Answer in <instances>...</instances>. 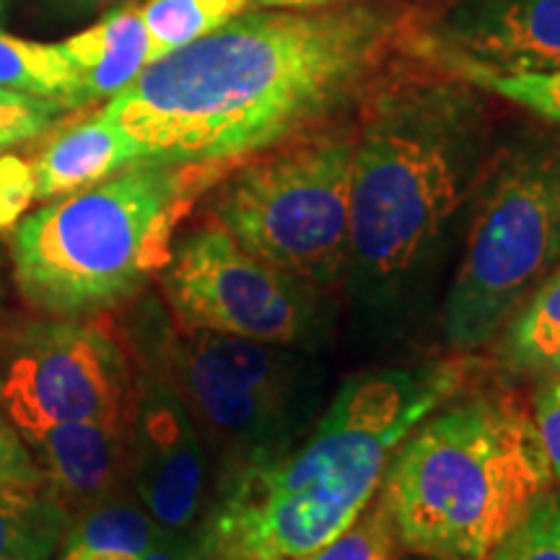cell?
Wrapping results in <instances>:
<instances>
[{
	"label": "cell",
	"instance_id": "obj_19",
	"mask_svg": "<svg viewBox=\"0 0 560 560\" xmlns=\"http://www.w3.org/2000/svg\"><path fill=\"white\" fill-rule=\"evenodd\" d=\"M138 9L153 45L164 55L221 30L249 9V0H145Z\"/></svg>",
	"mask_w": 560,
	"mask_h": 560
},
{
	"label": "cell",
	"instance_id": "obj_1",
	"mask_svg": "<svg viewBox=\"0 0 560 560\" xmlns=\"http://www.w3.org/2000/svg\"><path fill=\"white\" fill-rule=\"evenodd\" d=\"M392 30L395 16L380 5L244 11L149 62L102 109L149 159L229 164L338 112Z\"/></svg>",
	"mask_w": 560,
	"mask_h": 560
},
{
	"label": "cell",
	"instance_id": "obj_29",
	"mask_svg": "<svg viewBox=\"0 0 560 560\" xmlns=\"http://www.w3.org/2000/svg\"><path fill=\"white\" fill-rule=\"evenodd\" d=\"M208 532H210V527H208ZM210 542H213V545H210L208 560H257V558L247 556V552H244V550L234 548V545H231V542L221 540V537H215L213 532H210Z\"/></svg>",
	"mask_w": 560,
	"mask_h": 560
},
{
	"label": "cell",
	"instance_id": "obj_26",
	"mask_svg": "<svg viewBox=\"0 0 560 560\" xmlns=\"http://www.w3.org/2000/svg\"><path fill=\"white\" fill-rule=\"evenodd\" d=\"M34 200V179L26 164L16 159L0 161V223L16 221L24 206Z\"/></svg>",
	"mask_w": 560,
	"mask_h": 560
},
{
	"label": "cell",
	"instance_id": "obj_18",
	"mask_svg": "<svg viewBox=\"0 0 560 560\" xmlns=\"http://www.w3.org/2000/svg\"><path fill=\"white\" fill-rule=\"evenodd\" d=\"M0 86L79 109V81L60 45L32 42L0 30Z\"/></svg>",
	"mask_w": 560,
	"mask_h": 560
},
{
	"label": "cell",
	"instance_id": "obj_10",
	"mask_svg": "<svg viewBox=\"0 0 560 560\" xmlns=\"http://www.w3.org/2000/svg\"><path fill=\"white\" fill-rule=\"evenodd\" d=\"M132 363L104 322L34 319L0 335V410L21 436L75 420H128Z\"/></svg>",
	"mask_w": 560,
	"mask_h": 560
},
{
	"label": "cell",
	"instance_id": "obj_32",
	"mask_svg": "<svg viewBox=\"0 0 560 560\" xmlns=\"http://www.w3.org/2000/svg\"><path fill=\"white\" fill-rule=\"evenodd\" d=\"M5 11H9V0H0V21L5 19Z\"/></svg>",
	"mask_w": 560,
	"mask_h": 560
},
{
	"label": "cell",
	"instance_id": "obj_7",
	"mask_svg": "<svg viewBox=\"0 0 560 560\" xmlns=\"http://www.w3.org/2000/svg\"><path fill=\"white\" fill-rule=\"evenodd\" d=\"M459 247L439 335L465 353L499 338L560 265V143L527 140L488 161Z\"/></svg>",
	"mask_w": 560,
	"mask_h": 560
},
{
	"label": "cell",
	"instance_id": "obj_5",
	"mask_svg": "<svg viewBox=\"0 0 560 560\" xmlns=\"http://www.w3.org/2000/svg\"><path fill=\"white\" fill-rule=\"evenodd\" d=\"M221 170L140 161L34 210L11 234L21 296L52 317H89L132 299L166 268L174 231Z\"/></svg>",
	"mask_w": 560,
	"mask_h": 560
},
{
	"label": "cell",
	"instance_id": "obj_31",
	"mask_svg": "<svg viewBox=\"0 0 560 560\" xmlns=\"http://www.w3.org/2000/svg\"><path fill=\"white\" fill-rule=\"evenodd\" d=\"M0 306H3V260H0Z\"/></svg>",
	"mask_w": 560,
	"mask_h": 560
},
{
	"label": "cell",
	"instance_id": "obj_11",
	"mask_svg": "<svg viewBox=\"0 0 560 560\" xmlns=\"http://www.w3.org/2000/svg\"><path fill=\"white\" fill-rule=\"evenodd\" d=\"M128 486L161 529L190 535L208 506L210 459L185 397L166 366H143L132 384Z\"/></svg>",
	"mask_w": 560,
	"mask_h": 560
},
{
	"label": "cell",
	"instance_id": "obj_21",
	"mask_svg": "<svg viewBox=\"0 0 560 560\" xmlns=\"http://www.w3.org/2000/svg\"><path fill=\"white\" fill-rule=\"evenodd\" d=\"M452 75L472 83L475 89L490 91L503 100L520 104L522 109L542 120L560 125V70L548 73H488V70L457 68Z\"/></svg>",
	"mask_w": 560,
	"mask_h": 560
},
{
	"label": "cell",
	"instance_id": "obj_23",
	"mask_svg": "<svg viewBox=\"0 0 560 560\" xmlns=\"http://www.w3.org/2000/svg\"><path fill=\"white\" fill-rule=\"evenodd\" d=\"M66 112L52 100L0 86V153L45 136Z\"/></svg>",
	"mask_w": 560,
	"mask_h": 560
},
{
	"label": "cell",
	"instance_id": "obj_24",
	"mask_svg": "<svg viewBox=\"0 0 560 560\" xmlns=\"http://www.w3.org/2000/svg\"><path fill=\"white\" fill-rule=\"evenodd\" d=\"M537 436H540L542 452L548 457L552 480L560 486V374L548 376L540 384L532 405Z\"/></svg>",
	"mask_w": 560,
	"mask_h": 560
},
{
	"label": "cell",
	"instance_id": "obj_30",
	"mask_svg": "<svg viewBox=\"0 0 560 560\" xmlns=\"http://www.w3.org/2000/svg\"><path fill=\"white\" fill-rule=\"evenodd\" d=\"M70 3H75V5H83V9H89V5H96V3H102V0H70Z\"/></svg>",
	"mask_w": 560,
	"mask_h": 560
},
{
	"label": "cell",
	"instance_id": "obj_20",
	"mask_svg": "<svg viewBox=\"0 0 560 560\" xmlns=\"http://www.w3.org/2000/svg\"><path fill=\"white\" fill-rule=\"evenodd\" d=\"M395 520L382 493L340 535L296 560H397Z\"/></svg>",
	"mask_w": 560,
	"mask_h": 560
},
{
	"label": "cell",
	"instance_id": "obj_28",
	"mask_svg": "<svg viewBox=\"0 0 560 560\" xmlns=\"http://www.w3.org/2000/svg\"><path fill=\"white\" fill-rule=\"evenodd\" d=\"M335 3H342V0H249V5L272 11H319Z\"/></svg>",
	"mask_w": 560,
	"mask_h": 560
},
{
	"label": "cell",
	"instance_id": "obj_12",
	"mask_svg": "<svg viewBox=\"0 0 560 560\" xmlns=\"http://www.w3.org/2000/svg\"><path fill=\"white\" fill-rule=\"evenodd\" d=\"M425 50L446 70H560V0H462Z\"/></svg>",
	"mask_w": 560,
	"mask_h": 560
},
{
	"label": "cell",
	"instance_id": "obj_8",
	"mask_svg": "<svg viewBox=\"0 0 560 560\" xmlns=\"http://www.w3.org/2000/svg\"><path fill=\"white\" fill-rule=\"evenodd\" d=\"M355 136L319 132L252 161L229 179L215 223L257 260L319 291L342 285Z\"/></svg>",
	"mask_w": 560,
	"mask_h": 560
},
{
	"label": "cell",
	"instance_id": "obj_17",
	"mask_svg": "<svg viewBox=\"0 0 560 560\" xmlns=\"http://www.w3.org/2000/svg\"><path fill=\"white\" fill-rule=\"evenodd\" d=\"M495 340L501 363L514 374L537 380L560 374V265L524 301Z\"/></svg>",
	"mask_w": 560,
	"mask_h": 560
},
{
	"label": "cell",
	"instance_id": "obj_2",
	"mask_svg": "<svg viewBox=\"0 0 560 560\" xmlns=\"http://www.w3.org/2000/svg\"><path fill=\"white\" fill-rule=\"evenodd\" d=\"M486 170L488 115L472 83L405 75L371 96L342 280L359 338L405 340L439 310Z\"/></svg>",
	"mask_w": 560,
	"mask_h": 560
},
{
	"label": "cell",
	"instance_id": "obj_35",
	"mask_svg": "<svg viewBox=\"0 0 560 560\" xmlns=\"http://www.w3.org/2000/svg\"><path fill=\"white\" fill-rule=\"evenodd\" d=\"M58 558H60V556H58ZM58 558H55V560H58Z\"/></svg>",
	"mask_w": 560,
	"mask_h": 560
},
{
	"label": "cell",
	"instance_id": "obj_9",
	"mask_svg": "<svg viewBox=\"0 0 560 560\" xmlns=\"http://www.w3.org/2000/svg\"><path fill=\"white\" fill-rule=\"evenodd\" d=\"M161 283L182 330L304 350L330 338L335 310L327 291L257 260L219 223L174 244Z\"/></svg>",
	"mask_w": 560,
	"mask_h": 560
},
{
	"label": "cell",
	"instance_id": "obj_27",
	"mask_svg": "<svg viewBox=\"0 0 560 560\" xmlns=\"http://www.w3.org/2000/svg\"><path fill=\"white\" fill-rule=\"evenodd\" d=\"M145 552L122 548H73V545H62L58 560H143Z\"/></svg>",
	"mask_w": 560,
	"mask_h": 560
},
{
	"label": "cell",
	"instance_id": "obj_3",
	"mask_svg": "<svg viewBox=\"0 0 560 560\" xmlns=\"http://www.w3.org/2000/svg\"><path fill=\"white\" fill-rule=\"evenodd\" d=\"M452 361L376 369L342 384L283 462L219 503L210 532L257 560H296L380 493L405 439L457 392Z\"/></svg>",
	"mask_w": 560,
	"mask_h": 560
},
{
	"label": "cell",
	"instance_id": "obj_15",
	"mask_svg": "<svg viewBox=\"0 0 560 560\" xmlns=\"http://www.w3.org/2000/svg\"><path fill=\"white\" fill-rule=\"evenodd\" d=\"M60 47L79 81V109L109 102L128 89L149 62L161 58L138 5L109 11L94 26L60 42Z\"/></svg>",
	"mask_w": 560,
	"mask_h": 560
},
{
	"label": "cell",
	"instance_id": "obj_22",
	"mask_svg": "<svg viewBox=\"0 0 560 560\" xmlns=\"http://www.w3.org/2000/svg\"><path fill=\"white\" fill-rule=\"evenodd\" d=\"M488 560H560V488H550Z\"/></svg>",
	"mask_w": 560,
	"mask_h": 560
},
{
	"label": "cell",
	"instance_id": "obj_25",
	"mask_svg": "<svg viewBox=\"0 0 560 560\" xmlns=\"http://www.w3.org/2000/svg\"><path fill=\"white\" fill-rule=\"evenodd\" d=\"M42 472L16 425L0 410V486H42Z\"/></svg>",
	"mask_w": 560,
	"mask_h": 560
},
{
	"label": "cell",
	"instance_id": "obj_34",
	"mask_svg": "<svg viewBox=\"0 0 560 560\" xmlns=\"http://www.w3.org/2000/svg\"><path fill=\"white\" fill-rule=\"evenodd\" d=\"M423 560H433V558H423Z\"/></svg>",
	"mask_w": 560,
	"mask_h": 560
},
{
	"label": "cell",
	"instance_id": "obj_16",
	"mask_svg": "<svg viewBox=\"0 0 560 560\" xmlns=\"http://www.w3.org/2000/svg\"><path fill=\"white\" fill-rule=\"evenodd\" d=\"M73 522L42 486H0V560H55Z\"/></svg>",
	"mask_w": 560,
	"mask_h": 560
},
{
	"label": "cell",
	"instance_id": "obj_4",
	"mask_svg": "<svg viewBox=\"0 0 560 560\" xmlns=\"http://www.w3.org/2000/svg\"><path fill=\"white\" fill-rule=\"evenodd\" d=\"M552 482L532 410L514 395H478L405 439L382 495L405 550L488 560Z\"/></svg>",
	"mask_w": 560,
	"mask_h": 560
},
{
	"label": "cell",
	"instance_id": "obj_13",
	"mask_svg": "<svg viewBox=\"0 0 560 560\" xmlns=\"http://www.w3.org/2000/svg\"><path fill=\"white\" fill-rule=\"evenodd\" d=\"M125 425L128 420H75L21 436L45 486L58 495L70 516L122 493L128 486Z\"/></svg>",
	"mask_w": 560,
	"mask_h": 560
},
{
	"label": "cell",
	"instance_id": "obj_6",
	"mask_svg": "<svg viewBox=\"0 0 560 560\" xmlns=\"http://www.w3.org/2000/svg\"><path fill=\"white\" fill-rule=\"evenodd\" d=\"M166 369L219 465V503L289 457L322 416L317 350L182 330Z\"/></svg>",
	"mask_w": 560,
	"mask_h": 560
},
{
	"label": "cell",
	"instance_id": "obj_33",
	"mask_svg": "<svg viewBox=\"0 0 560 560\" xmlns=\"http://www.w3.org/2000/svg\"><path fill=\"white\" fill-rule=\"evenodd\" d=\"M268 560H278V558H268Z\"/></svg>",
	"mask_w": 560,
	"mask_h": 560
},
{
	"label": "cell",
	"instance_id": "obj_14",
	"mask_svg": "<svg viewBox=\"0 0 560 560\" xmlns=\"http://www.w3.org/2000/svg\"><path fill=\"white\" fill-rule=\"evenodd\" d=\"M140 161L151 159L104 109H96L55 132L34 156V200L50 202L86 190Z\"/></svg>",
	"mask_w": 560,
	"mask_h": 560
}]
</instances>
